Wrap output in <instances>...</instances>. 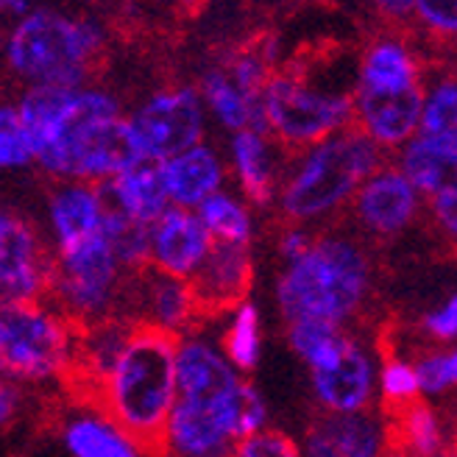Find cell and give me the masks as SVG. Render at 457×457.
I'll use <instances>...</instances> for the list:
<instances>
[{
	"mask_svg": "<svg viewBox=\"0 0 457 457\" xmlns=\"http://www.w3.org/2000/svg\"><path fill=\"white\" fill-rule=\"evenodd\" d=\"M34 168L56 181L104 185L140 165L123 98L106 84L34 87L14 98Z\"/></svg>",
	"mask_w": 457,
	"mask_h": 457,
	"instance_id": "1",
	"label": "cell"
},
{
	"mask_svg": "<svg viewBox=\"0 0 457 457\" xmlns=\"http://www.w3.org/2000/svg\"><path fill=\"white\" fill-rule=\"evenodd\" d=\"M248 377L220 352L218 335L195 327L176 337V402L162 457H232L240 444V394Z\"/></svg>",
	"mask_w": 457,
	"mask_h": 457,
	"instance_id": "2",
	"label": "cell"
},
{
	"mask_svg": "<svg viewBox=\"0 0 457 457\" xmlns=\"http://www.w3.org/2000/svg\"><path fill=\"white\" fill-rule=\"evenodd\" d=\"M377 282L371 245L349 228H318L302 257L282 265L273 302L287 324L354 327Z\"/></svg>",
	"mask_w": 457,
	"mask_h": 457,
	"instance_id": "3",
	"label": "cell"
},
{
	"mask_svg": "<svg viewBox=\"0 0 457 457\" xmlns=\"http://www.w3.org/2000/svg\"><path fill=\"white\" fill-rule=\"evenodd\" d=\"M357 54H318L285 62L270 73L262 98V129L287 154L352 129Z\"/></svg>",
	"mask_w": 457,
	"mask_h": 457,
	"instance_id": "4",
	"label": "cell"
},
{
	"mask_svg": "<svg viewBox=\"0 0 457 457\" xmlns=\"http://www.w3.org/2000/svg\"><path fill=\"white\" fill-rule=\"evenodd\" d=\"M427 73L421 48L404 31H382L357 54L352 126L387 159L419 131Z\"/></svg>",
	"mask_w": 457,
	"mask_h": 457,
	"instance_id": "5",
	"label": "cell"
},
{
	"mask_svg": "<svg viewBox=\"0 0 457 457\" xmlns=\"http://www.w3.org/2000/svg\"><path fill=\"white\" fill-rule=\"evenodd\" d=\"M387 156L354 126L327 140L287 154L282 185L273 210L282 223L304 228H329L346 215L360 185Z\"/></svg>",
	"mask_w": 457,
	"mask_h": 457,
	"instance_id": "6",
	"label": "cell"
},
{
	"mask_svg": "<svg viewBox=\"0 0 457 457\" xmlns=\"http://www.w3.org/2000/svg\"><path fill=\"white\" fill-rule=\"evenodd\" d=\"M89 402L145 454H159L176 402V337L134 327Z\"/></svg>",
	"mask_w": 457,
	"mask_h": 457,
	"instance_id": "7",
	"label": "cell"
},
{
	"mask_svg": "<svg viewBox=\"0 0 457 457\" xmlns=\"http://www.w3.org/2000/svg\"><path fill=\"white\" fill-rule=\"evenodd\" d=\"M109 29L96 14L34 6L4 37V64L22 89L84 87L106 54Z\"/></svg>",
	"mask_w": 457,
	"mask_h": 457,
	"instance_id": "8",
	"label": "cell"
},
{
	"mask_svg": "<svg viewBox=\"0 0 457 457\" xmlns=\"http://www.w3.org/2000/svg\"><path fill=\"white\" fill-rule=\"evenodd\" d=\"M287 346L304 362L318 416H349L374 410L379 354L354 327L287 324Z\"/></svg>",
	"mask_w": 457,
	"mask_h": 457,
	"instance_id": "9",
	"label": "cell"
},
{
	"mask_svg": "<svg viewBox=\"0 0 457 457\" xmlns=\"http://www.w3.org/2000/svg\"><path fill=\"white\" fill-rule=\"evenodd\" d=\"M79 335L51 302H0V377L20 387L71 379Z\"/></svg>",
	"mask_w": 457,
	"mask_h": 457,
	"instance_id": "10",
	"label": "cell"
},
{
	"mask_svg": "<svg viewBox=\"0 0 457 457\" xmlns=\"http://www.w3.org/2000/svg\"><path fill=\"white\" fill-rule=\"evenodd\" d=\"M48 302L79 329L120 315L129 273L112 254L104 228L67 245L51 248Z\"/></svg>",
	"mask_w": 457,
	"mask_h": 457,
	"instance_id": "11",
	"label": "cell"
},
{
	"mask_svg": "<svg viewBox=\"0 0 457 457\" xmlns=\"http://www.w3.org/2000/svg\"><path fill=\"white\" fill-rule=\"evenodd\" d=\"M126 123L140 159L148 165H159L210 140L207 112L193 84H165L151 89L134 109H126Z\"/></svg>",
	"mask_w": 457,
	"mask_h": 457,
	"instance_id": "12",
	"label": "cell"
},
{
	"mask_svg": "<svg viewBox=\"0 0 457 457\" xmlns=\"http://www.w3.org/2000/svg\"><path fill=\"white\" fill-rule=\"evenodd\" d=\"M354 235L365 243H394L424 215V198L387 159L362 181L346 210Z\"/></svg>",
	"mask_w": 457,
	"mask_h": 457,
	"instance_id": "13",
	"label": "cell"
},
{
	"mask_svg": "<svg viewBox=\"0 0 457 457\" xmlns=\"http://www.w3.org/2000/svg\"><path fill=\"white\" fill-rule=\"evenodd\" d=\"M51 248L42 228L12 207H0V302H48Z\"/></svg>",
	"mask_w": 457,
	"mask_h": 457,
	"instance_id": "14",
	"label": "cell"
},
{
	"mask_svg": "<svg viewBox=\"0 0 457 457\" xmlns=\"http://www.w3.org/2000/svg\"><path fill=\"white\" fill-rule=\"evenodd\" d=\"M120 315L137 327L170 337H181L204 321L190 282L165 277L151 268L129 277Z\"/></svg>",
	"mask_w": 457,
	"mask_h": 457,
	"instance_id": "15",
	"label": "cell"
},
{
	"mask_svg": "<svg viewBox=\"0 0 457 457\" xmlns=\"http://www.w3.org/2000/svg\"><path fill=\"white\" fill-rule=\"evenodd\" d=\"M223 159L228 187L243 201H248L254 212L273 210L282 185L287 151L265 129H243L237 134H228Z\"/></svg>",
	"mask_w": 457,
	"mask_h": 457,
	"instance_id": "16",
	"label": "cell"
},
{
	"mask_svg": "<svg viewBox=\"0 0 457 457\" xmlns=\"http://www.w3.org/2000/svg\"><path fill=\"white\" fill-rule=\"evenodd\" d=\"M212 248L210 235L190 210L168 207L148 226V268L190 282Z\"/></svg>",
	"mask_w": 457,
	"mask_h": 457,
	"instance_id": "17",
	"label": "cell"
},
{
	"mask_svg": "<svg viewBox=\"0 0 457 457\" xmlns=\"http://www.w3.org/2000/svg\"><path fill=\"white\" fill-rule=\"evenodd\" d=\"M159 181L170 207L195 210L201 201H207L218 190L228 187L223 148L212 140H204L187 151H181L165 162L156 165Z\"/></svg>",
	"mask_w": 457,
	"mask_h": 457,
	"instance_id": "18",
	"label": "cell"
},
{
	"mask_svg": "<svg viewBox=\"0 0 457 457\" xmlns=\"http://www.w3.org/2000/svg\"><path fill=\"white\" fill-rule=\"evenodd\" d=\"M251 282H254V251L243 245L212 243L207 260L190 279L201 318L223 315L248 299Z\"/></svg>",
	"mask_w": 457,
	"mask_h": 457,
	"instance_id": "19",
	"label": "cell"
},
{
	"mask_svg": "<svg viewBox=\"0 0 457 457\" xmlns=\"http://www.w3.org/2000/svg\"><path fill=\"white\" fill-rule=\"evenodd\" d=\"M106 201L98 185L56 181L45 195V228L48 248H59L104 228Z\"/></svg>",
	"mask_w": 457,
	"mask_h": 457,
	"instance_id": "20",
	"label": "cell"
},
{
	"mask_svg": "<svg viewBox=\"0 0 457 457\" xmlns=\"http://www.w3.org/2000/svg\"><path fill=\"white\" fill-rule=\"evenodd\" d=\"M59 441L71 457H145L96 402L67 410L59 424Z\"/></svg>",
	"mask_w": 457,
	"mask_h": 457,
	"instance_id": "21",
	"label": "cell"
},
{
	"mask_svg": "<svg viewBox=\"0 0 457 457\" xmlns=\"http://www.w3.org/2000/svg\"><path fill=\"white\" fill-rule=\"evenodd\" d=\"M391 165L410 181L421 198L457 185V134L454 137H427L416 134L394 156Z\"/></svg>",
	"mask_w": 457,
	"mask_h": 457,
	"instance_id": "22",
	"label": "cell"
},
{
	"mask_svg": "<svg viewBox=\"0 0 457 457\" xmlns=\"http://www.w3.org/2000/svg\"><path fill=\"white\" fill-rule=\"evenodd\" d=\"M193 87L201 98L204 112H207L210 126L215 123L223 134H237L243 129H262L260 101L245 96L243 89L228 79L220 62L204 67Z\"/></svg>",
	"mask_w": 457,
	"mask_h": 457,
	"instance_id": "23",
	"label": "cell"
},
{
	"mask_svg": "<svg viewBox=\"0 0 457 457\" xmlns=\"http://www.w3.org/2000/svg\"><path fill=\"white\" fill-rule=\"evenodd\" d=\"M104 201L112 212H118L140 226H151L170 204L165 198L156 165L140 162L101 185Z\"/></svg>",
	"mask_w": 457,
	"mask_h": 457,
	"instance_id": "24",
	"label": "cell"
},
{
	"mask_svg": "<svg viewBox=\"0 0 457 457\" xmlns=\"http://www.w3.org/2000/svg\"><path fill=\"white\" fill-rule=\"evenodd\" d=\"M318 427L340 457H391L394 424L379 410L349 416H315Z\"/></svg>",
	"mask_w": 457,
	"mask_h": 457,
	"instance_id": "25",
	"label": "cell"
},
{
	"mask_svg": "<svg viewBox=\"0 0 457 457\" xmlns=\"http://www.w3.org/2000/svg\"><path fill=\"white\" fill-rule=\"evenodd\" d=\"M212 243L251 248L257 240V212L232 187H223L193 210Z\"/></svg>",
	"mask_w": 457,
	"mask_h": 457,
	"instance_id": "26",
	"label": "cell"
},
{
	"mask_svg": "<svg viewBox=\"0 0 457 457\" xmlns=\"http://www.w3.org/2000/svg\"><path fill=\"white\" fill-rule=\"evenodd\" d=\"M223 329L218 332L220 352L232 362V369L243 377L260 369L265 352V329H262V310L251 299H243L228 312H223Z\"/></svg>",
	"mask_w": 457,
	"mask_h": 457,
	"instance_id": "27",
	"label": "cell"
},
{
	"mask_svg": "<svg viewBox=\"0 0 457 457\" xmlns=\"http://www.w3.org/2000/svg\"><path fill=\"white\" fill-rule=\"evenodd\" d=\"M134 327L137 324H131L129 318L114 315V318H106V321H101L96 327L81 329L73 377H79L81 382H87L96 391L98 382L112 369L114 357H118V352L123 349V343H126V337L131 335Z\"/></svg>",
	"mask_w": 457,
	"mask_h": 457,
	"instance_id": "28",
	"label": "cell"
},
{
	"mask_svg": "<svg viewBox=\"0 0 457 457\" xmlns=\"http://www.w3.org/2000/svg\"><path fill=\"white\" fill-rule=\"evenodd\" d=\"M394 438H399L407 454L413 457H444L449 444L444 416L436 410V404L421 399L399 410Z\"/></svg>",
	"mask_w": 457,
	"mask_h": 457,
	"instance_id": "29",
	"label": "cell"
},
{
	"mask_svg": "<svg viewBox=\"0 0 457 457\" xmlns=\"http://www.w3.org/2000/svg\"><path fill=\"white\" fill-rule=\"evenodd\" d=\"M416 134H427V137L457 134V79L452 71L427 73Z\"/></svg>",
	"mask_w": 457,
	"mask_h": 457,
	"instance_id": "30",
	"label": "cell"
},
{
	"mask_svg": "<svg viewBox=\"0 0 457 457\" xmlns=\"http://www.w3.org/2000/svg\"><path fill=\"white\" fill-rule=\"evenodd\" d=\"M410 360H413L421 402L432 404V402H438L454 391V385H457V352H454V346H427V349H419Z\"/></svg>",
	"mask_w": 457,
	"mask_h": 457,
	"instance_id": "31",
	"label": "cell"
},
{
	"mask_svg": "<svg viewBox=\"0 0 457 457\" xmlns=\"http://www.w3.org/2000/svg\"><path fill=\"white\" fill-rule=\"evenodd\" d=\"M104 235L109 240L112 254L118 257L120 268L134 277L148 268V226L134 223L118 212H112L106 207V218H104Z\"/></svg>",
	"mask_w": 457,
	"mask_h": 457,
	"instance_id": "32",
	"label": "cell"
},
{
	"mask_svg": "<svg viewBox=\"0 0 457 457\" xmlns=\"http://www.w3.org/2000/svg\"><path fill=\"white\" fill-rule=\"evenodd\" d=\"M377 399H382L391 410H404L407 404L419 402V382L410 354H385L377 371Z\"/></svg>",
	"mask_w": 457,
	"mask_h": 457,
	"instance_id": "33",
	"label": "cell"
},
{
	"mask_svg": "<svg viewBox=\"0 0 457 457\" xmlns=\"http://www.w3.org/2000/svg\"><path fill=\"white\" fill-rule=\"evenodd\" d=\"M29 168H34V159L17 106L14 101H0V173H20Z\"/></svg>",
	"mask_w": 457,
	"mask_h": 457,
	"instance_id": "34",
	"label": "cell"
},
{
	"mask_svg": "<svg viewBox=\"0 0 457 457\" xmlns=\"http://www.w3.org/2000/svg\"><path fill=\"white\" fill-rule=\"evenodd\" d=\"M223 71L228 73V79H232L245 96L251 98H262V89L273 73V67L265 62V56L260 54L257 45H248V48H240L235 54H228L223 62Z\"/></svg>",
	"mask_w": 457,
	"mask_h": 457,
	"instance_id": "35",
	"label": "cell"
},
{
	"mask_svg": "<svg viewBox=\"0 0 457 457\" xmlns=\"http://www.w3.org/2000/svg\"><path fill=\"white\" fill-rule=\"evenodd\" d=\"M410 22L429 39L449 42L457 37V4L452 0H413Z\"/></svg>",
	"mask_w": 457,
	"mask_h": 457,
	"instance_id": "36",
	"label": "cell"
},
{
	"mask_svg": "<svg viewBox=\"0 0 457 457\" xmlns=\"http://www.w3.org/2000/svg\"><path fill=\"white\" fill-rule=\"evenodd\" d=\"M232 457H302V446L299 438H293L290 432L268 427L265 432L240 441Z\"/></svg>",
	"mask_w": 457,
	"mask_h": 457,
	"instance_id": "37",
	"label": "cell"
},
{
	"mask_svg": "<svg viewBox=\"0 0 457 457\" xmlns=\"http://www.w3.org/2000/svg\"><path fill=\"white\" fill-rule=\"evenodd\" d=\"M419 332L429 340V346H452L457 337V295L454 293H449L441 304L421 312Z\"/></svg>",
	"mask_w": 457,
	"mask_h": 457,
	"instance_id": "38",
	"label": "cell"
},
{
	"mask_svg": "<svg viewBox=\"0 0 457 457\" xmlns=\"http://www.w3.org/2000/svg\"><path fill=\"white\" fill-rule=\"evenodd\" d=\"M237 427H240V441L257 436V432H265L270 427V407L268 399L262 396L260 387L245 379L243 394H240V416H237Z\"/></svg>",
	"mask_w": 457,
	"mask_h": 457,
	"instance_id": "39",
	"label": "cell"
},
{
	"mask_svg": "<svg viewBox=\"0 0 457 457\" xmlns=\"http://www.w3.org/2000/svg\"><path fill=\"white\" fill-rule=\"evenodd\" d=\"M424 212H429L432 226L446 240L457 237V185H449L444 190H438L436 195L424 198Z\"/></svg>",
	"mask_w": 457,
	"mask_h": 457,
	"instance_id": "40",
	"label": "cell"
},
{
	"mask_svg": "<svg viewBox=\"0 0 457 457\" xmlns=\"http://www.w3.org/2000/svg\"><path fill=\"white\" fill-rule=\"evenodd\" d=\"M312 237H315V232H312V228L282 223L279 235H277V257L282 260V265L293 262L295 257H302L304 251L310 248Z\"/></svg>",
	"mask_w": 457,
	"mask_h": 457,
	"instance_id": "41",
	"label": "cell"
},
{
	"mask_svg": "<svg viewBox=\"0 0 457 457\" xmlns=\"http://www.w3.org/2000/svg\"><path fill=\"white\" fill-rule=\"evenodd\" d=\"M22 413H26V391L6 377H0V432L14 427Z\"/></svg>",
	"mask_w": 457,
	"mask_h": 457,
	"instance_id": "42",
	"label": "cell"
},
{
	"mask_svg": "<svg viewBox=\"0 0 457 457\" xmlns=\"http://www.w3.org/2000/svg\"><path fill=\"white\" fill-rule=\"evenodd\" d=\"M299 446H302V457H340L329 444V438L324 436V429L318 427V421L307 427V432L299 438Z\"/></svg>",
	"mask_w": 457,
	"mask_h": 457,
	"instance_id": "43",
	"label": "cell"
},
{
	"mask_svg": "<svg viewBox=\"0 0 457 457\" xmlns=\"http://www.w3.org/2000/svg\"><path fill=\"white\" fill-rule=\"evenodd\" d=\"M379 12L394 20L396 26H404V20L413 17V0H385V4H379Z\"/></svg>",
	"mask_w": 457,
	"mask_h": 457,
	"instance_id": "44",
	"label": "cell"
},
{
	"mask_svg": "<svg viewBox=\"0 0 457 457\" xmlns=\"http://www.w3.org/2000/svg\"><path fill=\"white\" fill-rule=\"evenodd\" d=\"M4 9H6L14 20H20V17H26L34 6L29 4V0H9V4H4Z\"/></svg>",
	"mask_w": 457,
	"mask_h": 457,
	"instance_id": "45",
	"label": "cell"
},
{
	"mask_svg": "<svg viewBox=\"0 0 457 457\" xmlns=\"http://www.w3.org/2000/svg\"><path fill=\"white\" fill-rule=\"evenodd\" d=\"M4 37H6V31L0 29V51H4Z\"/></svg>",
	"mask_w": 457,
	"mask_h": 457,
	"instance_id": "46",
	"label": "cell"
},
{
	"mask_svg": "<svg viewBox=\"0 0 457 457\" xmlns=\"http://www.w3.org/2000/svg\"><path fill=\"white\" fill-rule=\"evenodd\" d=\"M0 12H4V0H0Z\"/></svg>",
	"mask_w": 457,
	"mask_h": 457,
	"instance_id": "47",
	"label": "cell"
}]
</instances>
